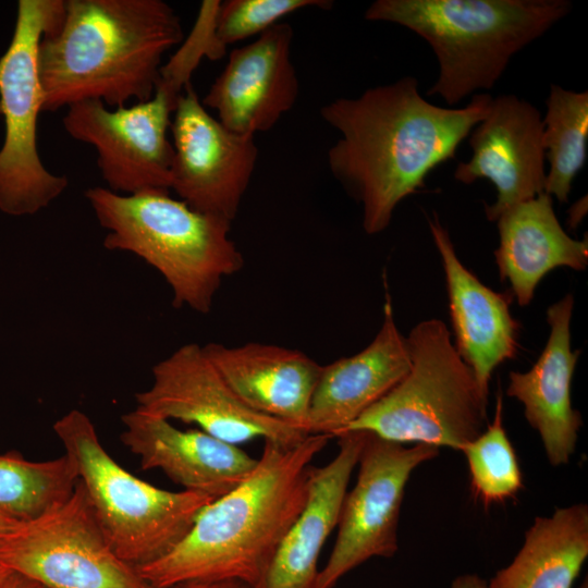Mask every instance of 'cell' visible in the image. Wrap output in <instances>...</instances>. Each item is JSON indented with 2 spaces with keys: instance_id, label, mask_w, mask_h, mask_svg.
<instances>
[{
  "instance_id": "6da1fadb",
  "label": "cell",
  "mask_w": 588,
  "mask_h": 588,
  "mask_svg": "<svg viewBox=\"0 0 588 588\" xmlns=\"http://www.w3.org/2000/svg\"><path fill=\"white\" fill-rule=\"evenodd\" d=\"M491 101L489 94L477 93L463 108L436 106L420 95L415 77L404 76L320 109L341 135L328 150L329 169L362 204L366 233L384 231L396 206L455 158Z\"/></svg>"
},
{
  "instance_id": "7a4b0ae2",
  "label": "cell",
  "mask_w": 588,
  "mask_h": 588,
  "mask_svg": "<svg viewBox=\"0 0 588 588\" xmlns=\"http://www.w3.org/2000/svg\"><path fill=\"white\" fill-rule=\"evenodd\" d=\"M331 438L309 433L292 448L264 441L254 470L207 504L187 535L138 573L156 588L224 579L256 587L305 505L311 461Z\"/></svg>"
},
{
  "instance_id": "3957f363",
  "label": "cell",
  "mask_w": 588,
  "mask_h": 588,
  "mask_svg": "<svg viewBox=\"0 0 588 588\" xmlns=\"http://www.w3.org/2000/svg\"><path fill=\"white\" fill-rule=\"evenodd\" d=\"M183 36L179 15L162 0H64L37 51L42 111L150 99L163 54Z\"/></svg>"
},
{
  "instance_id": "277c9868",
  "label": "cell",
  "mask_w": 588,
  "mask_h": 588,
  "mask_svg": "<svg viewBox=\"0 0 588 588\" xmlns=\"http://www.w3.org/2000/svg\"><path fill=\"white\" fill-rule=\"evenodd\" d=\"M572 7L567 0H377L365 19L404 26L425 39L439 63L427 95L454 106L491 89L512 57Z\"/></svg>"
},
{
  "instance_id": "5b68a950",
  "label": "cell",
  "mask_w": 588,
  "mask_h": 588,
  "mask_svg": "<svg viewBox=\"0 0 588 588\" xmlns=\"http://www.w3.org/2000/svg\"><path fill=\"white\" fill-rule=\"evenodd\" d=\"M85 197L107 230L103 246L154 267L171 287L176 308L208 314L222 280L244 266L230 237L231 222L196 211L169 192L124 195L95 186Z\"/></svg>"
},
{
  "instance_id": "8992f818",
  "label": "cell",
  "mask_w": 588,
  "mask_h": 588,
  "mask_svg": "<svg viewBox=\"0 0 588 588\" xmlns=\"http://www.w3.org/2000/svg\"><path fill=\"white\" fill-rule=\"evenodd\" d=\"M109 546L136 568L169 553L212 499L168 491L122 467L101 444L89 417L72 409L53 424Z\"/></svg>"
},
{
  "instance_id": "52a82bcc",
  "label": "cell",
  "mask_w": 588,
  "mask_h": 588,
  "mask_svg": "<svg viewBox=\"0 0 588 588\" xmlns=\"http://www.w3.org/2000/svg\"><path fill=\"white\" fill-rule=\"evenodd\" d=\"M405 341L411 359L406 376L344 431L461 452L489 424L488 396L441 320L419 322Z\"/></svg>"
},
{
  "instance_id": "ba28073f",
  "label": "cell",
  "mask_w": 588,
  "mask_h": 588,
  "mask_svg": "<svg viewBox=\"0 0 588 588\" xmlns=\"http://www.w3.org/2000/svg\"><path fill=\"white\" fill-rule=\"evenodd\" d=\"M64 0H20L11 42L0 58V113L4 140L0 148V210L34 215L68 187L64 175L51 173L37 149V120L42 91L37 69L41 37L63 15Z\"/></svg>"
},
{
  "instance_id": "9c48e42d",
  "label": "cell",
  "mask_w": 588,
  "mask_h": 588,
  "mask_svg": "<svg viewBox=\"0 0 588 588\" xmlns=\"http://www.w3.org/2000/svg\"><path fill=\"white\" fill-rule=\"evenodd\" d=\"M0 562L48 588H156L111 549L78 480L0 542Z\"/></svg>"
},
{
  "instance_id": "30bf717a",
  "label": "cell",
  "mask_w": 588,
  "mask_h": 588,
  "mask_svg": "<svg viewBox=\"0 0 588 588\" xmlns=\"http://www.w3.org/2000/svg\"><path fill=\"white\" fill-rule=\"evenodd\" d=\"M184 87L160 74L146 101L114 109L99 100L68 107L63 127L95 148L108 189L124 195L170 191L173 147L167 135Z\"/></svg>"
},
{
  "instance_id": "8fae6325",
  "label": "cell",
  "mask_w": 588,
  "mask_h": 588,
  "mask_svg": "<svg viewBox=\"0 0 588 588\" xmlns=\"http://www.w3.org/2000/svg\"><path fill=\"white\" fill-rule=\"evenodd\" d=\"M365 432L357 480L344 495L336 539L319 571L318 588H334L341 578L370 559L394 556L405 487L419 465L439 454L437 446H407Z\"/></svg>"
},
{
  "instance_id": "7c38bea8",
  "label": "cell",
  "mask_w": 588,
  "mask_h": 588,
  "mask_svg": "<svg viewBox=\"0 0 588 588\" xmlns=\"http://www.w3.org/2000/svg\"><path fill=\"white\" fill-rule=\"evenodd\" d=\"M152 382L136 393V408L197 429L233 445L261 438L285 448L301 443L304 429L248 407L196 343L180 346L151 369Z\"/></svg>"
},
{
  "instance_id": "4fadbf2b",
  "label": "cell",
  "mask_w": 588,
  "mask_h": 588,
  "mask_svg": "<svg viewBox=\"0 0 588 588\" xmlns=\"http://www.w3.org/2000/svg\"><path fill=\"white\" fill-rule=\"evenodd\" d=\"M170 189L192 209L233 222L258 158L254 136L226 128L204 107L191 82L170 124Z\"/></svg>"
},
{
  "instance_id": "5bb4252c",
  "label": "cell",
  "mask_w": 588,
  "mask_h": 588,
  "mask_svg": "<svg viewBox=\"0 0 588 588\" xmlns=\"http://www.w3.org/2000/svg\"><path fill=\"white\" fill-rule=\"evenodd\" d=\"M542 131L539 110L506 94L492 98L488 114L469 133L473 155L456 166L454 177L464 184L480 179L493 184L497 199L485 207L489 221L544 192Z\"/></svg>"
},
{
  "instance_id": "9a60e30c",
  "label": "cell",
  "mask_w": 588,
  "mask_h": 588,
  "mask_svg": "<svg viewBox=\"0 0 588 588\" xmlns=\"http://www.w3.org/2000/svg\"><path fill=\"white\" fill-rule=\"evenodd\" d=\"M293 29L278 23L253 42L231 51L228 63L201 100L229 130L255 136L271 130L298 96L291 60Z\"/></svg>"
},
{
  "instance_id": "2e32d148",
  "label": "cell",
  "mask_w": 588,
  "mask_h": 588,
  "mask_svg": "<svg viewBox=\"0 0 588 588\" xmlns=\"http://www.w3.org/2000/svg\"><path fill=\"white\" fill-rule=\"evenodd\" d=\"M122 443L143 469H159L183 490L216 500L237 487L256 467L237 445L200 429L181 430L168 419L138 408L122 416Z\"/></svg>"
},
{
  "instance_id": "e0dca14e",
  "label": "cell",
  "mask_w": 588,
  "mask_h": 588,
  "mask_svg": "<svg viewBox=\"0 0 588 588\" xmlns=\"http://www.w3.org/2000/svg\"><path fill=\"white\" fill-rule=\"evenodd\" d=\"M429 228L445 273L454 346L489 396L493 370L518 350L519 324L510 311L513 294L486 286L460 261L437 215L429 219Z\"/></svg>"
},
{
  "instance_id": "ac0fdd59",
  "label": "cell",
  "mask_w": 588,
  "mask_h": 588,
  "mask_svg": "<svg viewBox=\"0 0 588 588\" xmlns=\"http://www.w3.org/2000/svg\"><path fill=\"white\" fill-rule=\"evenodd\" d=\"M573 295L567 294L547 310L550 334L534 366L512 371L506 389L524 406V415L542 442L548 462L556 467L574 454L583 419L573 408L571 384L579 351L571 348Z\"/></svg>"
},
{
  "instance_id": "d6986e66",
  "label": "cell",
  "mask_w": 588,
  "mask_h": 588,
  "mask_svg": "<svg viewBox=\"0 0 588 588\" xmlns=\"http://www.w3.org/2000/svg\"><path fill=\"white\" fill-rule=\"evenodd\" d=\"M409 367L406 341L387 292L383 321L375 339L355 355L321 366L309 407V433L339 436L391 391Z\"/></svg>"
},
{
  "instance_id": "ffe728a7",
  "label": "cell",
  "mask_w": 588,
  "mask_h": 588,
  "mask_svg": "<svg viewBox=\"0 0 588 588\" xmlns=\"http://www.w3.org/2000/svg\"><path fill=\"white\" fill-rule=\"evenodd\" d=\"M339 451L324 466L308 468V495L261 580L254 588H318V559L339 514L357 466L366 432L340 433Z\"/></svg>"
},
{
  "instance_id": "44dd1931",
  "label": "cell",
  "mask_w": 588,
  "mask_h": 588,
  "mask_svg": "<svg viewBox=\"0 0 588 588\" xmlns=\"http://www.w3.org/2000/svg\"><path fill=\"white\" fill-rule=\"evenodd\" d=\"M233 392L253 411L308 431L309 407L321 365L273 344L203 345Z\"/></svg>"
},
{
  "instance_id": "7402d4cb",
  "label": "cell",
  "mask_w": 588,
  "mask_h": 588,
  "mask_svg": "<svg viewBox=\"0 0 588 588\" xmlns=\"http://www.w3.org/2000/svg\"><path fill=\"white\" fill-rule=\"evenodd\" d=\"M500 244L494 252L501 280L511 284L518 305H528L535 289L551 270H584L588 241L571 237L559 222L546 192L504 210L495 220Z\"/></svg>"
},
{
  "instance_id": "603a6c76",
  "label": "cell",
  "mask_w": 588,
  "mask_h": 588,
  "mask_svg": "<svg viewBox=\"0 0 588 588\" xmlns=\"http://www.w3.org/2000/svg\"><path fill=\"white\" fill-rule=\"evenodd\" d=\"M588 558V505L558 507L526 530L512 562L489 580L490 588H573Z\"/></svg>"
},
{
  "instance_id": "cb8c5ba5",
  "label": "cell",
  "mask_w": 588,
  "mask_h": 588,
  "mask_svg": "<svg viewBox=\"0 0 588 588\" xmlns=\"http://www.w3.org/2000/svg\"><path fill=\"white\" fill-rule=\"evenodd\" d=\"M546 107L542 146L550 168L544 192L565 203L573 181L587 160L588 91L568 90L552 84Z\"/></svg>"
},
{
  "instance_id": "d4e9b609",
  "label": "cell",
  "mask_w": 588,
  "mask_h": 588,
  "mask_svg": "<svg viewBox=\"0 0 588 588\" xmlns=\"http://www.w3.org/2000/svg\"><path fill=\"white\" fill-rule=\"evenodd\" d=\"M77 481L64 454L48 461H28L21 454H0V513L30 520L64 501Z\"/></svg>"
},
{
  "instance_id": "484cf974",
  "label": "cell",
  "mask_w": 588,
  "mask_h": 588,
  "mask_svg": "<svg viewBox=\"0 0 588 588\" xmlns=\"http://www.w3.org/2000/svg\"><path fill=\"white\" fill-rule=\"evenodd\" d=\"M502 414L503 401L498 395L492 421L461 450L468 465L471 494L485 507L513 499L524 487Z\"/></svg>"
},
{
  "instance_id": "4316f807",
  "label": "cell",
  "mask_w": 588,
  "mask_h": 588,
  "mask_svg": "<svg viewBox=\"0 0 588 588\" xmlns=\"http://www.w3.org/2000/svg\"><path fill=\"white\" fill-rule=\"evenodd\" d=\"M326 0H229L220 2L215 16V38L224 49L250 36L260 35L287 14L316 7L329 9Z\"/></svg>"
},
{
  "instance_id": "83f0119b",
  "label": "cell",
  "mask_w": 588,
  "mask_h": 588,
  "mask_svg": "<svg viewBox=\"0 0 588 588\" xmlns=\"http://www.w3.org/2000/svg\"><path fill=\"white\" fill-rule=\"evenodd\" d=\"M170 588H253L249 585L233 580V579H224V580H189V581H183L179 583L176 585L171 586Z\"/></svg>"
},
{
  "instance_id": "f1b7e54d",
  "label": "cell",
  "mask_w": 588,
  "mask_h": 588,
  "mask_svg": "<svg viewBox=\"0 0 588 588\" xmlns=\"http://www.w3.org/2000/svg\"><path fill=\"white\" fill-rule=\"evenodd\" d=\"M0 588H48L41 583L25 576L21 573L11 571L0 584Z\"/></svg>"
},
{
  "instance_id": "f546056e",
  "label": "cell",
  "mask_w": 588,
  "mask_h": 588,
  "mask_svg": "<svg viewBox=\"0 0 588 588\" xmlns=\"http://www.w3.org/2000/svg\"><path fill=\"white\" fill-rule=\"evenodd\" d=\"M450 588H490L487 580L477 574H462L456 576Z\"/></svg>"
},
{
  "instance_id": "4dcf8cb0",
  "label": "cell",
  "mask_w": 588,
  "mask_h": 588,
  "mask_svg": "<svg viewBox=\"0 0 588 588\" xmlns=\"http://www.w3.org/2000/svg\"><path fill=\"white\" fill-rule=\"evenodd\" d=\"M20 523L0 513V542L13 532Z\"/></svg>"
},
{
  "instance_id": "1f68e13d",
  "label": "cell",
  "mask_w": 588,
  "mask_h": 588,
  "mask_svg": "<svg viewBox=\"0 0 588 588\" xmlns=\"http://www.w3.org/2000/svg\"><path fill=\"white\" fill-rule=\"evenodd\" d=\"M586 207V197L581 198L577 204L572 207L569 223L573 228L576 226L583 219Z\"/></svg>"
},
{
  "instance_id": "d6a6232c",
  "label": "cell",
  "mask_w": 588,
  "mask_h": 588,
  "mask_svg": "<svg viewBox=\"0 0 588 588\" xmlns=\"http://www.w3.org/2000/svg\"><path fill=\"white\" fill-rule=\"evenodd\" d=\"M10 572L11 569H9L0 562V584L3 581V579L8 576Z\"/></svg>"
},
{
  "instance_id": "836d02e7",
  "label": "cell",
  "mask_w": 588,
  "mask_h": 588,
  "mask_svg": "<svg viewBox=\"0 0 588 588\" xmlns=\"http://www.w3.org/2000/svg\"><path fill=\"white\" fill-rule=\"evenodd\" d=\"M577 588H588L587 577L585 578V580Z\"/></svg>"
}]
</instances>
